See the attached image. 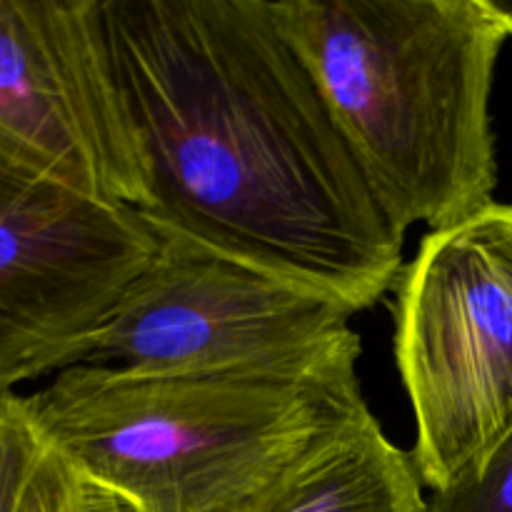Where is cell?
<instances>
[{
	"mask_svg": "<svg viewBox=\"0 0 512 512\" xmlns=\"http://www.w3.org/2000/svg\"><path fill=\"white\" fill-rule=\"evenodd\" d=\"M155 233L308 285L355 313L398 285L375 203L270 0H100Z\"/></svg>",
	"mask_w": 512,
	"mask_h": 512,
	"instance_id": "cell-1",
	"label": "cell"
},
{
	"mask_svg": "<svg viewBox=\"0 0 512 512\" xmlns=\"http://www.w3.org/2000/svg\"><path fill=\"white\" fill-rule=\"evenodd\" d=\"M398 233L495 203L490 120L505 35L485 0H270Z\"/></svg>",
	"mask_w": 512,
	"mask_h": 512,
	"instance_id": "cell-2",
	"label": "cell"
},
{
	"mask_svg": "<svg viewBox=\"0 0 512 512\" xmlns=\"http://www.w3.org/2000/svg\"><path fill=\"white\" fill-rule=\"evenodd\" d=\"M25 400L50 445L135 512H258L365 403L358 375H130L85 363Z\"/></svg>",
	"mask_w": 512,
	"mask_h": 512,
	"instance_id": "cell-3",
	"label": "cell"
},
{
	"mask_svg": "<svg viewBox=\"0 0 512 512\" xmlns=\"http://www.w3.org/2000/svg\"><path fill=\"white\" fill-rule=\"evenodd\" d=\"M158 235L90 340L85 365L130 375H358L355 310L320 290Z\"/></svg>",
	"mask_w": 512,
	"mask_h": 512,
	"instance_id": "cell-4",
	"label": "cell"
},
{
	"mask_svg": "<svg viewBox=\"0 0 512 512\" xmlns=\"http://www.w3.org/2000/svg\"><path fill=\"white\" fill-rule=\"evenodd\" d=\"M395 363L433 493L512 430V205L430 230L398 280Z\"/></svg>",
	"mask_w": 512,
	"mask_h": 512,
	"instance_id": "cell-5",
	"label": "cell"
},
{
	"mask_svg": "<svg viewBox=\"0 0 512 512\" xmlns=\"http://www.w3.org/2000/svg\"><path fill=\"white\" fill-rule=\"evenodd\" d=\"M155 248L138 210L50 178L0 140V395L83 363Z\"/></svg>",
	"mask_w": 512,
	"mask_h": 512,
	"instance_id": "cell-6",
	"label": "cell"
},
{
	"mask_svg": "<svg viewBox=\"0 0 512 512\" xmlns=\"http://www.w3.org/2000/svg\"><path fill=\"white\" fill-rule=\"evenodd\" d=\"M0 140L90 198L143 208L148 175L100 0H0Z\"/></svg>",
	"mask_w": 512,
	"mask_h": 512,
	"instance_id": "cell-7",
	"label": "cell"
},
{
	"mask_svg": "<svg viewBox=\"0 0 512 512\" xmlns=\"http://www.w3.org/2000/svg\"><path fill=\"white\" fill-rule=\"evenodd\" d=\"M423 490L413 453L363 403L258 512H430Z\"/></svg>",
	"mask_w": 512,
	"mask_h": 512,
	"instance_id": "cell-8",
	"label": "cell"
},
{
	"mask_svg": "<svg viewBox=\"0 0 512 512\" xmlns=\"http://www.w3.org/2000/svg\"><path fill=\"white\" fill-rule=\"evenodd\" d=\"M48 450L25 395H0V512H33Z\"/></svg>",
	"mask_w": 512,
	"mask_h": 512,
	"instance_id": "cell-9",
	"label": "cell"
},
{
	"mask_svg": "<svg viewBox=\"0 0 512 512\" xmlns=\"http://www.w3.org/2000/svg\"><path fill=\"white\" fill-rule=\"evenodd\" d=\"M430 512H512V430L468 473L433 493Z\"/></svg>",
	"mask_w": 512,
	"mask_h": 512,
	"instance_id": "cell-10",
	"label": "cell"
},
{
	"mask_svg": "<svg viewBox=\"0 0 512 512\" xmlns=\"http://www.w3.org/2000/svg\"><path fill=\"white\" fill-rule=\"evenodd\" d=\"M33 512H135L118 498L105 490L103 485L85 478L75 470L58 450L50 445L43 460L38 480V495H35Z\"/></svg>",
	"mask_w": 512,
	"mask_h": 512,
	"instance_id": "cell-11",
	"label": "cell"
},
{
	"mask_svg": "<svg viewBox=\"0 0 512 512\" xmlns=\"http://www.w3.org/2000/svg\"><path fill=\"white\" fill-rule=\"evenodd\" d=\"M485 5L495 15V20L503 25L505 35L512 38V0H485Z\"/></svg>",
	"mask_w": 512,
	"mask_h": 512,
	"instance_id": "cell-12",
	"label": "cell"
}]
</instances>
